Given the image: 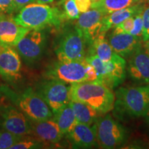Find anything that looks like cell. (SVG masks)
<instances>
[{
  "label": "cell",
  "mask_w": 149,
  "mask_h": 149,
  "mask_svg": "<svg viewBox=\"0 0 149 149\" xmlns=\"http://www.w3.org/2000/svg\"><path fill=\"white\" fill-rule=\"evenodd\" d=\"M86 42L77 28L66 33L55 49L59 61H83L86 58Z\"/></svg>",
  "instance_id": "cell-9"
},
{
  "label": "cell",
  "mask_w": 149,
  "mask_h": 149,
  "mask_svg": "<svg viewBox=\"0 0 149 149\" xmlns=\"http://www.w3.org/2000/svg\"><path fill=\"white\" fill-rule=\"evenodd\" d=\"M64 15L68 19H77L80 15V12L76 6L74 0H64Z\"/></svg>",
  "instance_id": "cell-26"
},
{
  "label": "cell",
  "mask_w": 149,
  "mask_h": 149,
  "mask_svg": "<svg viewBox=\"0 0 149 149\" xmlns=\"http://www.w3.org/2000/svg\"><path fill=\"white\" fill-rule=\"evenodd\" d=\"M13 2L15 6L16 10L18 11L29 3L35 2L37 3V0H13Z\"/></svg>",
  "instance_id": "cell-32"
},
{
  "label": "cell",
  "mask_w": 149,
  "mask_h": 149,
  "mask_svg": "<svg viewBox=\"0 0 149 149\" xmlns=\"http://www.w3.org/2000/svg\"><path fill=\"white\" fill-rule=\"evenodd\" d=\"M145 3H139L137 4L131 6L127 8L116 10L109 15L104 16L103 20V26L101 31V33L106 34V33L112 28H115L116 26L122 23L124 20L131 17H135L137 14L141 13L144 11Z\"/></svg>",
  "instance_id": "cell-19"
},
{
  "label": "cell",
  "mask_w": 149,
  "mask_h": 149,
  "mask_svg": "<svg viewBox=\"0 0 149 149\" xmlns=\"http://www.w3.org/2000/svg\"><path fill=\"white\" fill-rule=\"evenodd\" d=\"M78 10L81 13L90 10L92 5V0H74Z\"/></svg>",
  "instance_id": "cell-31"
},
{
  "label": "cell",
  "mask_w": 149,
  "mask_h": 149,
  "mask_svg": "<svg viewBox=\"0 0 149 149\" xmlns=\"http://www.w3.org/2000/svg\"><path fill=\"white\" fill-rule=\"evenodd\" d=\"M134 24V17L128 18L127 19L124 20L122 23L116 26L113 30V33H130L132 31Z\"/></svg>",
  "instance_id": "cell-27"
},
{
  "label": "cell",
  "mask_w": 149,
  "mask_h": 149,
  "mask_svg": "<svg viewBox=\"0 0 149 149\" xmlns=\"http://www.w3.org/2000/svg\"><path fill=\"white\" fill-rule=\"evenodd\" d=\"M66 135L74 148H91L97 144L96 122L93 125L77 122Z\"/></svg>",
  "instance_id": "cell-17"
},
{
  "label": "cell",
  "mask_w": 149,
  "mask_h": 149,
  "mask_svg": "<svg viewBox=\"0 0 149 149\" xmlns=\"http://www.w3.org/2000/svg\"><path fill=\"white\" fill-rule=\"evenodd\" d=\"M85 60L97 72L100 81L110 88H114L124 82L126 76V61L115 53L109 61L102 60L96 55H88Z\"/></svg>",
  "instance_id": "cell-4"
},
{
  "label": "cell",
  "mask_w": 149,
  "mask_h": 149,
  "mask_svg": "<svg viewBox=\"0 0 149 149\" xmlns=\"http://www.w3.org/2000/svg\"><path fill=\"white\" fill-rule=\"evenodd\" d=\"M53 115L52 118L58 124L61 131L64 135L69 133L78 122L73 110L69 104Z\"/></svg>",
  "instance_id": "cell-21"
},
{
  "label": "cell",
  "mask_w": 149,
  "mask_h": 149,
  "mask_svg": "<svg viewBox=\"0 0 149 149\" xmlns=\"http://www.w3.org/2000/svg\"><path fill=\"white\" fill-rule=\"evenodd\" d=\"M96 125L97 142L100 148H115L127 140L128 135L126 128L110 115L98 118Z\"/></svg>",
  "instance_id": "cell-6"
},
{
  "label": "cell",
  "mask_w": 149,
  "mask_h": 149,
  "mask_svg": "<svg viewBox=\"0 0 149 149\" xmlns=\"http://www.w3.org/2000/svg\"><path fill=\"white\" fill-rule=\"evenodd\" d=\"M70 98L72 101L84 102L100 113L114 109L115 95L109 87L97 81H84L70 84Z\"/></svg>",
  "instance_id": "cell-1"
},
{
  "label": "cell",
  "mask_w": 149,
  "mask_h": 149,
  "mask_svg": "<svg viewBox=\"0 0 149 149\" xmlns=\"http://www.w3.org/2000/svg\"><path fill=\"white\" fill-rule=\"evenodd\" d=\"M142 13L137 14V15L134 17L133 27L130 33V34L133 35L134 36L140 37V38L141 37V35H142L143 30Z\"/></svg>",
  "instance_id": "cell-29"
},
{
  "label": "cell",
  "mask_w": 149,
  "mask_h": 149,
  "mask_svg": "<svg viewBox=\"0 0 149 149\" xmlns=\"http://www.w3.org/2000/svg\"><path fill=\"white\" fill-rule=\"evenodd\" d=\"M70 86L59 80L50 79L39 86L37 92L45 100L54 113L69 104Z\"/></svg>",
  "instance_id": "cell-10"
},
{
  "label": "cell",
  "mask_w": 149,
  "mask_h": 149,
  "mask_svg": "<svg viewBox=\"0 0 149 149\" xmlns=\"http://www.w3.org/2000/svg\"><path fill=\"white\" fill-rule=\"evenodd\" d=\"M127 69L135 81L149 84V54L141 46L128 57Z\"/></svg>",
  "instance_id": "cell-15"
},
{
  "label": "cell",
  "mask_w": 149,
  "mask_h": 149,
  "mask_svg": "<svg viewBox=\"0 0 149 149\" xmlns=\"http://www.w3.org/2000/svg\"><path fill=\"white\" fill-rule=\"evenodd\" d=\"M29 122L31 126L30 135L45 144H57L64 135L58 124L53 119L40 121L29 120Z\"/></svg>",
  "instance_id": "cell-14"
},
{
  "label": "cell",
  "mask_w": 149,
  "mask_h": 149,
  "mask_svg": "<svg viewBox=\"0 0 149 149\" xmlns=\"http://www.w3.org/2000/svg\"><path fill=\"white\" fill-rule=\"evenodd\" d=\"M149 108V84L121 87L115 93V111L130 117L144 116Z\"/></svg>",
  "instance_id": "cell-2"
},
{
  "label": "cell",
  "mask_w": 149,
  "mask_h": 149,
  "mask_svg": "<svg viewBox=\"0 0 149 149\" xmlns=\"http://www.w3.org/2000/svg\"><path fill=\"white\" fill-rule=\"evenodd\" d=\"M22 137L3 129L0 131V149H8L17 143Z\"/></svg>",
  "instance_id": "cell-25"
},
{
  "label": "cell",
  "mask_w": 149,
  "mask_h": 149,
  "mask_svg": "<svg viewBox=\"0 0 149 149\" xmlns=\"http://www.w3.org/2000/svg\"><path fill=\"white\" fill-rule=\"evenodd\" d=\"M13 46L0 45V75L8 81H17L21 77V59Z\"/></svg>",
  "instance_id": "cell-13"
},
{
  "label": "cell",
  "mask_w": 149,
  "mask_h": 149,
  "mask_svg": "<svg viewBox=\"0 0 149 149\" xmlns=\"http://www.w3.org/2000/svg\"><path fill=\"white\" fill-rule=\"evenodd\" d=\"M46 37L42 30L31 29L19 41L15 48L26 63L33 64L42 59Z\"/></svg>",
  "instance_id": "cell-8"
},
{
  "label": "cell",
  "mask_w": 149,
  "mask_h": 149,
  "mask_svg": "<svg viewBox=\"0 0 149 149\" xmlns=\"http://www.w3.org/2000/svg\"><path fill=\"white\" fill-rule=\"evenodd\" d=\"M114 54L109 42L105 39L104 33H101L91 44L89 55H96L104 61L111 60Z\"/></svg>",
  "instance_id": "cell-23"
},
{
  "label": "cell",
  "mask_w": 149,
  "mask_h": 149,
  "mask_svg": "<svg viewBox=\"0 0 149 149\" xmlns=\"http://www.w3.org/2000/svg\"><path fill=\"white\" fill-rule=\"evenodd\" d=\"M88 63L83 61H59L48 68L46 75L49 79L59 80L66 84H76L88 81Z\"/></svg>",
  "instance_id": "cell-7"
},
{
  "label": "cell",
  "mask_w": 149,
  "mask_h": 149,
  "mask_svg": "<svg viewBox=\"0 0 149 149\" xmlns=\"http://www.w3.org/2000/svg\"><path fill=\"white\" fill-rule=\"evenodd\" d=\"M8 96L29 120H45L53 116V111L45 100L40 93L31 88H27L22 94H15L9 91Z\"/></svg>",
  "instance_id": "cell-5"
},
{
  "label": "cell",
  "mask_w": 149,
  "mask_h": 149,
  "mask_svg": "<svg viewBox=\"0 0 149 149\" xmlns=\"http://www.w3.org/2000/svg\"><path fill=\"white\" fill-rule=\"evenodd\" d=\"M143 30L141 39L143 42H146L149 40V5L145 7L142 13Z\"/></svg>",
  "instance_id": "cell-28"
},
{
  "label": "cell",
  "mask_w": 149,
  "mask_h": 149,
  "mask_svg": "<svg viewBox=\"0 0 149 149\" xmlns=\"http://www.w3.org/2000/svg\"><path fill=\"white\" fill-rule=\"evenodd\" d=\"M19 25L30 29L43 30L49 26H57L61 23L64 15L57 8L46 3H32L24 6L14 17Z\"/></svg>",
  "instance_id": "cell-3"
},
{
  "label": "cell",
  "mask_w": 149,
  "mask_h": 149,
  "mask_svg": "<svg viewBox=\"0 0 149 149\" xmlns=\"http://www.w3.org/2000/svg\"><path fill=\"white\" fill-rule=\"evenodd\" d=\"M144 116L145 117V120H146V122L149 124V108L148 109H147V111H146V113H145Z\"/></svg>",
  "instance_id": "cell-34"
},
{
  "label": "cell",
  "mask_w": 149,
  "mask_h": 149,
  "mask_svg": "<svg viewBox=\"0 0 149 149\" xmlns=\"http://www.w3.org/2000/svg\"><path fill=\"white\" fill-rule=\"evenodd\" d=\"M69 104L73 110L77 122L87 125H93L98 119L99 112L88 104L70 100Z\"/></svg>",
  "instance_id": "cell-20"
},
{
  "label": "cell",
  "mask_w": 149,
  "mask_h": 149,
  "mask_svg": "<svg viewBox=\"0 0 149 149\" xmlns=\"http://www.w3.org/2000/svg\"><path fill=\"white\" fill-rule=\"evenodd\" d=\"M29 30L19 25L12 17L0 13V45L15 47Z\"/></svg>",
  "instance_id": "cell-16"
},
{
  "label": "cell",
  "mask_w": 149,
  "mask_h": 149,
  "mask_svg": "<svg viewBox=\"0 0 149 149\" xmlns=\"http://www.w3.org/2000/svg\"><path fill=\"white\" fill-rule=\"evenodd\" d=\"M16 10L13 0H0V13L10 14Z\"/></svg>",
  "instance_id": "cell-30"
},
{
  "label": "cell",
  "mask_w": 149,
  "mask_h": 149,
  "mask_svg": "<svg viewBox=\"0 0 149 149\" xmlns=\"http://www.w3.org/2000/svg\"><path fill=\"white\" fill-rule=\"evenodd\" d=\"M144 0H96L93 1L91 8H97L107 15L116 10L142 3Z\"/></svg>",
  "instance_id": "cell-22"
},
{
  "label": "cell",
  "mask_w": 149,
  "mask_h": 149,
  "mask_svg": "<svg viewBox=\"0 0 149 149\" xmlns=\"http://www.w3.org/2000/svg\"><path fill=\"white\" fill-rule=\"evenodd\" d=\"M54 0H37V3H52Z\"/></svg>",
  "instance_id": "cell-33"
},
{
  "label": "cell",
  "mask_w": 149,
  "mask_h": 149,
  "mask_svg": "<svg viewBox=\"0 0 149 149\" xmlns=\"http://www.w3.org/2000/svg\"><path fill=\"white\" fill-rule=\"evenodd\" d=\"M109 42L114 53L124 58H128L141 46L140 37L126 33H113Z\"/></svg>",
  "instance_id": "cell-18"
},
{
  "label": "cell",
  "mask_w": 149,
  "mask_h": 149,
  "mask_svg": "<svg viewBox=\"0 0 149 149\" xmlns=\"http://www.w3.org/2000/svg\"><path fill=\"white\" fill-rule=\"evenodd\" d=\"M45 143L33 137H28V135L22 137V139L11 147L10 149H30L43 148Z\"/></svg>",
  "instance_id": "cell-24"
},
{
  "label": "cell",
  "mask_w": 149,
  "mask_h": 149,
  "mask_svg": "<svg viewBox=\"0 0 149 149\" xmlns=\"http://www.w3.org/2000/svg\"><path fill=\"white\" fill-rule=\"evenodd\" d=\"M144 49L146 50L147 53L149 54V40L148 41H146V42H145Z\"/></svg>",
  "instance_id": "cell-35"
},
{
  "label": "cell",
  "mask_w": 149,
  "mask_h": 149,
  "mask_svg": "<svg viewBox=\"0 0 149 149\" xmlns=\"http://www.w3.org/2000/svg\"><path fill=\"white\" fill-rule=\"evenodd\" d=\"M92 1H96V0H92Z\"/></svg>",
  "instance_id": "cell-36"
},
{
  "label": "cell",
  "mask_w": 149,
  "mask_h": 149,
  "mask_svg": "<svg viewBox=\"0 0 149 149\" xmlns=\"http://www.w3.org/2000/svg\"><path fill=\"white\" fill-rule=\"evenodd\" d=\"M106 15L97 8H91L80 15L77 19L76 28L83 35L86 42L89 44L101 34L104 17Z\"/></svg>",
  "instance_id": "cell-12"
},
{
  "label": "cell",
  "mask_w": 149,
  "mask_h": 149,
  "mask_svg": "<svg viewBox=\"0 0 149 149\" xmlns=\"http://www.w3.org/2000/svg\"><path fill=\"white\" fill-rule=\"evenodd\" d=\"M0 122L3 129L19 137L31 134L29 118L21 110L13 106L6 105L0 107Z\"/></svg>",
  "instance_id": "cell-11"
}]
</instances>
